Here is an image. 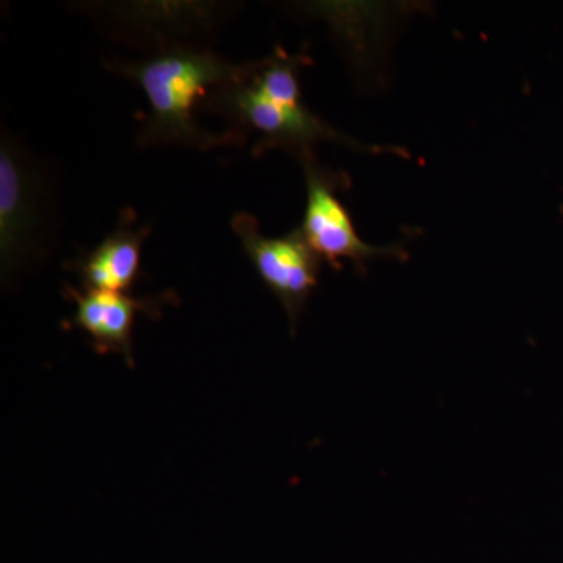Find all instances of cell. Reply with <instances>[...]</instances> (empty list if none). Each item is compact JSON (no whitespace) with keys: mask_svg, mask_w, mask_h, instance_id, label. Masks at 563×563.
Here are the masks:
<instances>
[{"mask_svg":"<svg viewBox=\"0 0 563 563\" xmlns=\"http://www.w3.org/2000/svg\"><path fill=\"white\" fill-rule=\"evenodd\" d=\"M307 54L290 55L280 47L261 62L246 63L243 73L225 87L211 92L202 110L213 111L239 125L240 132L261 135L254 154L282 150L296 161L314 154L318 144L339 143L369 154H401L398 147L366 146L336 131L303 102L299 74L309 65Z\"/></svg>","mask_w":563,"mask_h":563,"instance_id":"6da1fadb","label":"cell"},{"mask_svg":"<svg viewBox=\"0 0 563 563\" xmlns=\"http://www.w3.org/2000/svg\"><path fill=\"white\" fill-rule=\"evenodd\" d=\"M106 66L139 85L150 101V114L136 136L140 146L210 151L235 143L236 133L217 135L201 128L195 110L211 92L235 80L244 65H233L209 49L169 44L146 60L107 62Z\"/></svg>","mask_w":563,"mask_h":563,"instance_id":"7a4b0ae2","label":"cell"},{"mask_svg":"<svg viewBox=\"0 0 563 563\" xmlns=\"http://www.w3.org/2000/svg\"><path fill=\"white\" fill-rule=\"evenodd\" d=\"M46 174L9 132L0 141L2 279L38 261L49 246L52 192Z\"/></svg>","mask_w":563,"mask_h":563,"instance_id":"3957f363","label":"cell"},{"mask_svg":"<svg viewBox=\"0 0 563 563\" xmlns=\"http://www.w3.org/2000/svg\"><path fill=\"white\" fill-rule=\"evenodd\" d=\"M306 174L307 203L301 231L310 247L333 269H342L350 261L358 274L366 273L368 262L377 258L407 262L409 254L401 244L373 246L363 242L339 191L350 187L346 174L331 172L307 154L298 161Z\"/></svg>","mask_w":563,"mask_h":563,"instance_id":"277c9868","label":"cell"},{"mask_svg":"<svg viewBox=\"0 0 563 563\" xmlns=\"http://www.w3.org/2000/svg\"><path fill=\"white\" fill-rule=\"evenodd\" d=\"M231 225L263 284L279 299L295 333L303 307L317 288L322 258L307 243L301 228L287 235L265 236L257 218L246 211L236 213Z\"/></svg>","mask_w":563,"mask_h":563,"instance_id":"5b68a950","label":"cell"},{"mask_svg":"<svg viewBox=\"0 0 563 563\" xmlns=\"http://www.w3.org/2000/svg\"><path fill=\"white\" fill-rule=\"evenodd\" d=\"M65 295L76 302V313L69 325L87 332L99 354L122 355L133 366V325L139 313L157 312L158 299H136L122 292L77 290L66 285Z\"/></svg>","mask_w":563,"mask_h":563,"instance_id":"8992f818","label":"cell"},{"mask_svg":"<svg viewBox=\"0 0 563 563\" xmlns=\"http://www.w3.org/2000/svg\"><path fill=\"white\" fill-rule=\"evenodd\" d=\"M135 224V213L122 210L120 224L98 247L66 263L80 277L84 290L129 295L141 276V250L151 225Z\"/></svg>","mask_w":563,"mask_h":563,"instance_id":"52a82bcc","label":"cell"}]
</instances>
